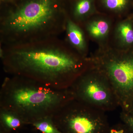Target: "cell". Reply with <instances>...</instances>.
Returning a JSON list of instances; mask_svg holds the SVG:
<instances>
[{"instance_id":"obj_1","label":"cell","mask_w":133,"mask_h":133,"mask_svg":"<svg viewBox=\"0 0 133 133\" xmlns=\"http://www.w3.org/2000/svg\"><path fill=\"white\" fill-rule=\"evenodd\" d=\"M4 71L33 79L51 88H70L91 65L65 41L54 37L17 45L0 46Z\"/></svg>"},{"instance_id":"obj_2","label":"cell","mask_w":133,"mask_h":133,"mask_svg":"<svg viewBox=\"0 0 133 133\" xmlns=\"http://www.w3.org/2000/svg\"><path fill=\"white\" fill-rule=\"evenodd\" d=\"M67 0H15L0 16V46L58 37L69 17Z\"/></svg>"},{"instance_id":"obj_3","label":"cell","mask_w":133,"mask_h":133,"mask_svg":"<svg viewBox=\"0 0 133 133\" xmlns=\"http://www.w3.org/2000/svg\"><path fill=\"white\" fill-rule=\"evenodd\" d=\"M74 99L70 88L58 90L24 77L10 76L0 91V108L14 113L26 125L52 117Z\"/></svg>"},{"instance_id":"obj_4","label":"cell","mask_w":133,"mask_h":133,"mask_svg":"<svg viewBox=\"0 0 133 133\" xmlns=\"http://www.w3.org/2000/svg\"><path fill=\"white\" fill-rule=\"evenodd\" d=\"M129 50L104 49L89 58L109 79L122 111L133 97V51Z\"/></svg>"},{"instance_id":"obj_5","label":"cell","mask_w":133,"mask_h":133,"mask_svg":"<svg viewBox=\"0 0 133 133\" xmlns=\"http://www.w3.org/2000/svg\"><path fill=\"white\" fill-rule=\"evenodd\" d=\"M62 133H107L110 128L105 112L73 99L52 116Z\"/></svg>"},{"instance_id":"obj_6","label":"cell","mask_w":133,"mask_h":133,"mask_svg":"<svg viewBox=\"0 0 133 133\" xmlns=\"http://www.w3.org/2000/svg\"><path fill=\"white\" fill-rule=\"evenodd\" d=\"M70 88L74 99L105 112L120 107L109 79L92 64L78 77Z\"/></svg>"},{"instance_id":"obj_7","label":"cell","mask_w":133,"mask_h":133,"mask_svg":"<svg viewBox=\"0 0 133 133\" xmlns=\"http://www.w3.org/2000/svg\"><path fill=\"white\" fill-rule=\"evenodd\" d=\"M65 42L76 52L83 57L87 58V44L85 33L82 27L71 20L69 16L65 30Z\"/></svg>"},{"instance_id":"obj_8","label":"cell","mask_w":133,"mask_h":133,"mask_svg":"<svg viewBox=\"0 0 133 133\" xmlns=\"http://www.w3.org/2000/svg\"><path fill=\"white\" fill-rule=\"evenodd\" d=\"M83 26L84 27L86 32L90 37L101 43L104 42L108 37L111 28V23L108 18L98 17L88 19Z\"/></svg>"},{"instance_id":"obj_9","label":"cell","mask_w":133,"mask_h":133,"mask_svg":"<svg viewBox=\"0 0 133 133\" xmlns=\"http://www.w3.org/2000/svg\"><path fill=\"white\" fill-rule=\"evenodd\" d=\"M96 12L95 0H74L72 4L69 17L82 27Z\"/></svg>"},{"instance_id":"obj_10","label":"cell","mask_w":133,"mask_h":133,"mask_svg":"<svg viewBox=\"0 0 133 133\" xmlns=\"http://www.w3.org/2000/svg\"><path fill=\"white\" fill-rule=\"evenodd\" d=\"M114 38L119 49L129 50L133 47V20L127 18L119 22L114 31Z\"/></svg>"},{"instance_id":"obj_11","label":"cell","mask_w":133,"mask_h":133,"mask_svg":"<svg viewBox=\"0 0 133 133\" xmlns=\"http://www.w3.org/2000/svg\"><path fill=\"white\" fill-rule=\"evenodd\" d=\"M26 125L17 115L0 108V133H11Z\"/></svg>"},{"instance_id":"obj_12","label":"cell","mask_w":133,"mask_h":133,"mask_svg":"<svg viewBox=\"0 0 133 133\" xmlns=\"http://www.w3.org/2000/svg\"><path fill=\"white\" fill-rule=\"evenodd\" d=\"M106 9L117 14H121L126 11L131 5V0H100Z\"/></svg>"},{"instance_id":"obj_13","label":"cell","mask_w":133,"mask_h":133,"mask_svg":"<svg viewBox=\"0 0 133 133\" xmlns=\"http://www.w3.org/2000/svg\"><path fill=\"white\" fill-rule=\"evenodd\" d=\"M42 133H62L53 122L52 117H47L38 120L31 124Z\"/></svg>"},{"instance_id":"obj_14","label":"cell","mask_w":133,"mask_h":133,"mask_svg":"<svg viewBox=\"0 0 133 133\" xmlns=\"http://www.w3.org/2000/svg\"><path fill=\"white\" fill-rule=\"evenodd\" d=\"M120 118L121 122L127 126L131 133H133V114L122 111Z\"/></svg>"},{"instance_id":"obj_15","label":"cell","mask_w":133,"mask_h":133,"mask_svg":"<svg viewBox=\"0 0 133 133\" xmlns=\"http://www.w3.org/2000/svg\"><path fill=\"white\" fill-rule=\"evenodd\" d=\"M107 133H132L127 126L122 122L117 123L112 126Z\"/></svg>"},{"instance_id":"obj_16","label":"cell","mask_w":133,"mask_h":133,"mask_svg":"<svg viewBox=\"0 0 133 133\" xmlns=\"http://www.w3.org/2000/svg\"><path fill=\"white\" fill-rule=\"evenodd\" d=\"M123 111L127 112H128L130 113L133 114V97L131 99V100L130 101L125 111Z\"/></svg>"},{"instance_id":"obj_17","label":"cell","mask_w":133,"mask_h":133,"mask_svg":"<svg viewBox=\"0 0 133 133\" xmlns=\"http://www.w3.org/2000/svg\"><path fill=\"white\" fill-rule=\"evenodd\" d=\"M3 3H6V4H9L10 3L13 2L15 0H1Z\"/></svg>"}]
</instances>
